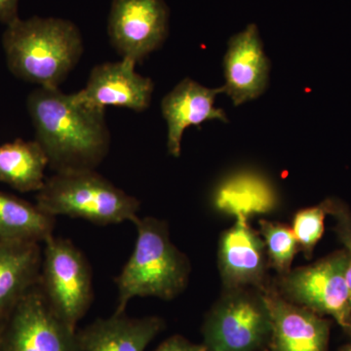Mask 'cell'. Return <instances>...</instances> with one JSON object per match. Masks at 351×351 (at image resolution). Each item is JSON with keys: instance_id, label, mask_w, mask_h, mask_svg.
<instances>
[{"instance_id": "cell-7", "label": "cell", "mask_w": 351, "mask_h": 351, "mask_svg": "<svg viewBox=\"0 0 351 351\" xmlns=\"http://www.w3.org/2000/svg\"><path fill=\"white\" fill-rule=\"evenodd\" d=\"M39 286L54 313L76 330L93 301V283L89 263L69 240L45 242Z\"/></svg>"}, {"instance_id": "cell-6", "label": "cell", "mask_w": 351, "mask_h": 351, "mask_svg": "<svg viewBox=\"0 0 351 351\" xmlns=\"http://www.w3.org/2000/svg\"><path fill=\"white\" fill-rule=\"evenodd\" d=\"M348 253L332 252L313 265L277 276L274 285L289 302L330 316L348 332L351 327L350 293L346 280Z\"/></svg>"}, {"instance_id": "cell-17", "label": "cell", "mask_w": 351, "mask_h": 351, "mask_svg": "<svg viewBox=\"0 0 351 351\" xmlns=\"http://www.w3.org/2000/svg\"><path fill=\"white\" fill-rule=\"evenodd\" d=\"M278 204L271 184L253 172H239L219 184L214 195V205L219 211L237 217L267 214Z\"/></svg>"}, {"instance_id": "cell-20", "label": "cell", "mask_w": 351, "mask_h": 351, "mask_svg": "<svg viewBox=\"0 0 351 351\" xmlns=\"http://www.w3.org/2000/svg\"><path fill=\"white\" fill-rule=\"evenodd\" d=\"M258 223L269 267L276 270L278 276L288 274L292 269L295 254L299 252L294 232L288 226L276 221L261 219Z\"/></svg>"}, {"instance_id": "cell-13", "label": "cell", "mask_w": 351, "mask_h": 351, "mask_svg": "<svg viewBox=\"0 0 351 351\" xmlns=\"http://www.w3.org/2000/svg\"><path fill=\"white\" fill-rule=\"evenodd\" d=\"M223 66V93L232 98L233 105L237 107L255 100L265 91L269 83V61L263 52L256 25H249L230 39Z\"/></svg>"}, {"instance_id": "cell-8", "label": "cell", "mask_w": 351, "mask_h": 351, "mask_svg": "<svg viewBox=\"0 0 351 351\" xmlns=\"http://www.w3.org/2000/svg\"><path fill=\"white\" fill-rule=\"evenodd\" d=\"M76 331L54 313L38 283L2 323L0 351H82Z\"/></svg>"}, {"instance_id": "cell-2", "label": "cell", "mask_w": 351, "mask_h": 351, "mask_svg": "<svg viewBox=\"0 0 351 351\" xmlns=\"http://www.w3.org/2000/svg\"><path fill=\"white\" fill-rule=\"evenodd\" d=\"M2 45L12 75L45 88H59L84 52L73 22L38 16L6 25Z\"/></svg>"}, {"instance_id": "cell-3", "label": "cell", "mask_w": 351, "mask_h": 351, "mask_svg": "<svg viewBox=\"0 0 351 351\" xmlns=\"http://www.w3.org/2000/svg\"><path fill=\"white\" fill-rule=\"evenodd\" d=\"M137 228L135 248L119 276L115 313H125L136 297H154L171 301L189 283L191 263L170 239L162 219L145 217L134 223Z\"/></svg>"}, {"instance_id": "cell-21", "label": "cell", "mask_w": 351, "mask_h": 351, "mask_svg": "<svg viewBox=\"0 0 351 351\" xmlns=\"http://www.w3.org/2000/svg\"><path fill=\"white\" fill-rule=\"evenodd\" d=\"M330 198L316 206L300 210L293 219V232L304 257H313L316 245L324 233L325 218L329 215Z\"/></svg>"}, {"instance_id": "cell-26", "label": "cell", "mask_w": 351, "mask_h": 351, "mask_svg": "<svg viewBox=\"0 0 351 351\" xmlns=\"http://www.w3.org/2000/svg\"><path fill=\"white\" fill-rule=\"evenodd\" d=\"M2 323H3V321H0V327H1Z\"/></svg>"}, {"instance_id": "cell-24", "label": "cell", "mask_w": 351, "mask_h": 351, "mask_svg": "<svg viewBox=\"0 0 351 351\" xmlns=\"http://www.w3.org/2000/svg\"><path fill=\"white\" fill-rule=\"evenodd\" d=\"M19 1L20 0H0V22L8 25L19 19Z\"/></svg>"}, {"instance_id": "cell-1", "label": "cell", "mask_w": 351, "mask_h": 351, "mask_svg": "<svg viewBox=\"0 0 351 351\" xmlns=\"http://www.w3.org/2000/svg\"><path fill=\"white\" fill-rule=\"evenodd\" d=\"M36 141L55 173L95 170L107 157L110 133L106 110L91 107L59 88L38 87L27 97Z\"/></svg>"}, {"instance_id": "cell-23", "label": "cell", "mask_w": 351, "mask_h": 351, "mask_svg": "<svg viewBox=\"0 0 351 351\" xmlns=\"http://www.w3.org/2000/svg\"><path fill=\"white\" fill-rule=\"evenodd\" d=\"M154 351H206L202 343H195L182 335H174L161 343Z\"/></svg>"}, {"instance_id": "cell-5", "label": "cell", "mask_w": 351, "mask_h": 351, "mask_svg": "<svg viewBox=\"0 0 351 351\" xmlns=\"http://www.w3.org/2000/svg\"><path fill=\"white\" fill-rule=\"evenodd\" d=\"M201 332L206 351H265L271 320L262 291L223 289L205 315Z\"/></svg>"}, {"instance_id": "cell-4", "label": "cell", "mask_w": 351, "mask_h": 351, "mask_svg": "<svg viewBox=\"0 0 351 351\" xmlns=\"http://www.w3.org/2000/svg\"><path fill=\"white\" fill-rule=\"evenodd\" d=\"M36 195V203L53 217L82 219L98 226L135 223L141 203L95 170L55 173Z\"/></svg>"}, {"instance_id": "cell-11", "label": "cell", "mask_w": 351, "mask_h": 351, "mask_svg": "<svg viewBox=\"0 0 351 351\" xmlns=\"http://www.w3.org/2000/svg\"><path fill=\"white\" fill-rule=\"evenodd\" d=\"M218 263L223 289L255 288L269 285V261L263 237L245 217H237L234 225L221 233Z\"/></svg>"}, {"instance_id": "cell-12", "label": "cell", "mask_w": 351, "mask_h": 351, "mask_svg": "<svg viewBox=\"0 0 351 351\" xmlns=\"http://www.w3.org/2000/svg\"><path fill=\"white\" fill-rule=\"evenodd\" d=\"M136 64L127 59L97 64L75 98L103 110L110 106L144 112L151 106L154 84L151 78L136 73Z\"/></svg>"}, {"instance_id": "cell-9", "label": "cell", "mask_w": 351, "mask_h": 351, "mask_svg": "<svg viewBox=\"0 0 351 351\" xmlns=\"http://www.w3.org/2000/svg\"><path fill=\"white\" fill-rule=\"evenodd\" d=\"M169 15L164 0H112L108 19L110 44L122 59L140 63L167 38Z\"/></svg>"}, {"instance_id": "cell-10", "label": "cell", "mask_w": 351, "mask_h": 351, "mask_svg": "<svg viewBox=\"0 0 351 351\" xmlns=\"http://www.w3.org/2000/svg\"><path fill=\"white\" fill-rule=\"evenodd\" d=\"M262 292L271 320L265 351H328L331 321L289 302L272 282Z\"/></svg>"}, {"instance_id": "cell-18", "label": "cell", "mask_w": 351, "mask_h": 351, "mask_svg": "<svg viewBox=\"0 0 351 351\" xmlns=\"http://www.w3.org/2000/svg\"><path fill=\"white\" fill-rule=\"evenodd\" d=\"M47 166V156L36 140L17 138L0 145V182L20 193H38Z\"/></svg>"}, {"instance_id": "cell-19", "label": "cell", "mask_w": 351, "mask_h": 351, "mask_svg": "<svg viewBox=\"0 0 351 351\" xmlns=\"http://www.w3.org/2000/svg\"><path fill=\"white\" fill-rule=\"evenodd\" d=\"M56 217L38 205L0 191V240L45 243L54 237Z\"/></svg>"}, {"instance_id": "cell-22", "label": "cell", "mask_w": 351, "mask_h": 351, "mask_svg": "<svg viewBox=\"0 0 351 351\" xmlns=\"http://www.w3.org/2000/svg\"><path fill=\"white\" fill-rule=\"evenodd\" d=\"M329 216L334 218L335 232L348 253L346 280L350 288L351 304V210L343 201L338 198H330Z\"/></svg>"}, {"instance_id": "cell-25", "label": "cell", "mask_w": 351, "mask_h": 351, "mask_svg": "<svg viewBox=\"0 0 351 351\" xmlns=\"http://www.w3.org/2000/svg\"><path fill=\"white\" fill-rule=\"evenodd\" d=\"M346 332H348V336H350V341H348V343H346V345L341 346V348H339V351H351V327L350 329L348 330V331Z\"/></svg>"}, {"instance_id": "cell-15", "label": "cell", "mask_w": 351, "mask_h": 351, "mask_svg": "<svg viewBox=\"0 0 351 351\" xmlns=\"http://www.w3.org/2000/svg\"><path fill=\"white\" fill-rule=\"evenodd\" d=\"M164 328L159 316L132 318L114 313L78 330L76 337L82 351H145Z\"/></svg>"}, {"instance_id": "cell-14", "label": "cell", "mask_w": 351, "mask_h": 351, "mask_svg": "<svg viewBox=\"0 0 351 351\" xmlns=\"http://www.w3.org/2000/svg\"><path fill=\"white\" fill-rule=\"evenodd\" d=\"M219 93H223V87L210 89L191 78H184L164 97L161 110L167 121V147L171 156H181L182 135L189 126L199 125L211 119L228 121L223 110L214 107L215 99Z\"/></svg>"}, {"instance_id": "cell-16", "label": "cell", "mask_w": 351, "mask_h": 351, "mask_svg": "<svg viewBox=\"0 0 351 351\" xmlns=\"http://www.w3.org/2000/svg\"><path fill=\"white\" fill-rule=\"evenodd\" d=\"M41 265L39 243L0 240V321L38 285Z\"/></svg>"}]
</instances>
